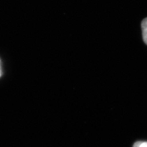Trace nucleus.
I'll return each mask as SVG.
<instances>
[{
	"instance_id": "f257e3e1",
	"label": "nucleus",
	"mask_w": 147,
	"mask_h": 147,
	"mask_svg": "<svg viewBox=\"0 0 147 147\" xmlns=\"http://www.w3.org/2000/svg\"><path fill=\"white\" fill-rule=\"evenodd\" d=\"M142 29L143 40L147 45V18L142 21Z\"/></svg>"
},
{
	"instance_id": "f03ea898",
	"label": "nucleus",
	"mask_w": 147,
	"mask_h": 147,
	"mask_svg": "<svg viewBox=\"0 0 147 147\" xmlns=\"http://www.w3.org/2000/svg\"><path fill=\"white\" fill-rule=\"evenodd\" d=\"M133 147H147V142H137L134 143Z\"/></svg>"
}]
</instances>
